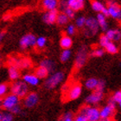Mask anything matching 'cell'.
<instances>
[{"mask_svg": "<svg viewBox=\"0 0 121 121\" xmlns=\"http://www.w3.org/2000/svg\"><path fill=\"white\" fill-rule=\"evenodd\" d=\"M65 79V73L62 71L52 72L50 75H48L45 80L44 86L48 90H53L56 88L60 83H62Z\"/></svg>", "mask_w": 121, "mask_h": 121, "instance_id": "6da1fadb", "label": "cell"}, {"mask_svg": "<svg viewBox=\"0 0 121 121\" xmlns=\"http://www.w3.org/2000/svg\"><path fill=\"white\" fill-rule=\"evenodd\" d=\"M10 93L17 95L20 99L24 98L29 93H30V86H28L24 81L19 79L17 81H14L10 87Z\"/></svg>", "mask_w": 121, "mask_h": 121, "instance_id": "7a4b0ae2", "label": "cell"}, {"mask_svg": "<svg viewBox=\"0 0 121 121\" xmlns=\"http://www.w3.org/2000/svg\"><path fill=\"white\" fill-rule=\"evenodd\" d=\"M80 114L83 115L87 121H99L100 119L99 116V109L94 106H83L80 111Z\"/></svg>", "mask_w": 121, "mask_h": 121, "instance_id": "3957f363", "label": "cell"}, {"mask_svg": "<svg viewBox=\"0 0 121 121\" xmlns=\"http://www.w3.org/2000/svg\"><path fill=\"white\" fill-rule=\"evenodd\" d=\"M87 57H88V49H87V47L85 45L81 46L75 56V60H74L75 68L80 69V68H82L85 65V63L86 62Z\"/></svg>", "mask_w": 121, "mask_h": 121, "instance_id": "277c9868", "label": "cell"}, {"mask_svg": "<svg viewBox=\"0 0 121 121\" xmlns=\"http://www.w3.org/2000/svg\"><path fill=\"white\" fill-rule=\"evenodd\" d=\"M116 104L114 103L111 98H109L108 103L106 106H103L101 109H99V116L100 119H111L114 115L115 110H116Z\"/></svg>", "mask_w": 121, "mask_h": 121, "instance_id": "5b68a950", "label": "cell"}, {"mask_svg": "<svg viewBox=\"0 0 121 121\" xmlns=\"http://www.w3.org/2000/svg\"><path fill=\"white\" fill-rule=\"evenodd\" d=\"M86 30L84 31V34L86 35H95L99 32V23L96 20L95 17H86V22H85V26Z\"/></svg>", "mask_w": 121, "mask_h": 121, "instance_id": "8992f818", "label": "cell"}, {"mask_svg": "<svg viewBox=\"0 0 121 121\" xmlns=\"http://www.w3.org/2000/svg\"><path fill=\"white\" fill-rule=\"evenodd\" d=\"M2 99H3L1 101V106L4 109L7 110V111H9L10 108H12L13 106H17V105H18V104L20 103V98L11 93L10 94L7 93Z\"/></svg>", "mask_w": 121, "mask_h": 121, "instance_id": "52a82bcc", "label": "cell"}, {"mask_svg": "<svg viewBox=\"0 0 121 121\" xmlns=\"http://www.w3.org/2000/svg\"><path fill=\"white\" fill-rule=\"evenodd\" d=\"M35 40H36V36L34 34L28 33L21 37L20 41H19V46L23 50L33 48L35 46Z\"/></svg>", "mask_w": 121, "mask_h": 121, "instance_id": "ba28073f", "label": "cell"}, {"mask_svg": "<svg viewBox=\"0 0 121 121\" xmlns=\"http://www.w3.org/2000/svg\"><path fill=\"white\" fill-rule=\"evenodd\" d=\"M104 99V92L99 90H93V92L87 95L85 99L86 103L89 106H96L99 103H100Z\"/></svg>", "mask_w": 121, "mask_h": 121, "instance_id": "9c48e42d", "label": "cell"}, {"mask_svg": "<svg viewBox=\"0 0 121 121\" xmlns=\"http://www.w3.org/2000/svg\"><path fill=\"white\" fill-rule=\"evenodd\" d=\"M106 8H107V11H108V17H111L113 19L120 20L121 9L119 4H117L115 1H110L108 2V6Z\"/></svg>", "mask_w": 121, "mask_h": 121, "instance_id": "30bf717a", "label": "cell"}, {"mask_svg": "<svg viewBox=\"0 0 121 121\" xmlns=\"http://www.w3.org/2000/svg\"><path fill=\"white\" fill-rule=\"evenodd\" d=\"M82 93V86L80 84H74L71 86L66 93V95L69 100H75L81 97Z\"/></svg>", "mask_w": 121, "mask_h": 121, "instance_id": "8fae6325", "label": "cell"}, {"mask_svg": "<svg viewBox=\"0 0 121 121\" xmlns=\"http://www.w3.org/2000/svg\"><path fill=\"white\" fill-rule=\"evenodd\" d=\"M39 102V95L36 93H29L24 97L23 100V106L26 108H33L35 107Z\"/></svg>", "mask_w": 121, "mask_h": 121, "instance_id": "7c38bea8", "label": "cell"}, {"mask_svg": "<svg viewBox=\"0 0 121 121\" xmlns=\"http://www.w3.org/2000/svg\"><path fill=\"white\" fill-rule=\"evenodd\" d=\"M57 14H58V10H47L43 15V17H42L43 23L48 24V25H52L54 23H56Z\"/></svg>", "mask_w": 121, "mask_h": 121, "instance_id": "4fadbf2b", "label": "cell"}, {"mask_svg": "<svg viewBox=\"0 0 121 121\" xmlns=\"http://www.w3.org/2000/svg\"><path fill=\"white\" fill-rule=\"evenodd\" d=\"M23 81H24L28 86H36L40 84L41 80L35 75V73H28L23 75Z\"/></svg>", "mask_w": 121, "mask_h": 121, "instance_id": "5bb4252c", "label": "cell"}, {"mask_svg": "<svg viewBox=\"0 0 121 121\" xmlns=\"http://www.w3.org/2000/svg\"><path fill=\"white\" fill-rule=\"evenodd\" d=\"M106 36L110 41L112 42H119L121 39V32L119 30L115 29H107L106 30Z\"/></svg>", "mask_w": 121, "mask_h": 121, "instance_id": "9a60e30c", "label": "cell"}, {"mask_svg": "<svg viewBox=\"0 0 121 121\" xmlns=\"http://www.w3.org/2000/svg\"><path fill=\"white\" fill-rule=\"evenodd\" d=\"M68 6L73 9L74 11L81 10L85 5V0H67Z\"/></svg>", "mask_w": 121, "mask_h": 121, "instance_id": "2e32d148", "label": "cell"}, {"mask_svg": "<svg viewBox=\"0 0 121 121\" xmlns=\"http://www.w3.org/2000/svg\"><path fill=\"white\" fill-rule=\"evenodd\" d=\"M8 75L10 81H17L20 78L21 73L19 71V68L15 65H10L8 68Z\"/></svg>", "mask_w": 121, "mask_h": 121, "instance_id": "e0dca14e", "label": "cell"}, {"mask_svg": "<svg viewBox=\"0 0 121 121\" xmlns=\"http://www.w3.org/2000/svg\"><path fill=\"white\" fill-rule=\"evenodd\" d=\"M95 18L99 23V29L101 30H103V31H106L108 29V23H107V19H106V16L102 14L101 12H99L97 14V17Z\"/></svg>", "mask_w": 121, "mask_h": 121, "instance_id": "ac0fdd59", "label": "cell"}, {"mask_svg": "<svg viewBox=\"0 0 121 121\" xmlns=\"http://www.w3.org/2000/svg\"><path fill=\"white\" fill-rule=\"evenodd\" d=\"M59 0H42V5L44 10H57Z\"/></svg>", "mask_w": 121, "mask_h": 121, "instance_id": "d6986e66", "label": "cell"}, {"mask_svg": "<svg viewBox=\"0 0 121 121\" xmlns=\"http://www.w3.org/2000/svg\"><path fill=\"white\" fill-rule=\"evenodd\" d=\"M60 46L62 49H67V48H71L73 46V39L71 36L68 35H64L61 36L60 40Z\"/></svg>", "mask_w": 121, "mask_h": 121, "instance_id": "ffe728a7", "label": "cell"}, {"mask_svg": "<svg viewBox=\"0 0 121 121\" xmlns=\"http://www.w3.org/2000/svg\"><path fill=\"white\" fill-rule=\"evenodd\" d=\"M40 66H43L46 69H48V71L49 73L54 72L55 69H56V63H55V61L53 60H51V59L46 58L42 60L40 62Z\"/></svg>", "mask_w": 121, "mask_h": 121, "instance_id": "44dd1931", "label": "cell"}, {"mask_svg": "<svg viewBox=\"0 0 121 121\" xmlns=\"http://www.w3.org/2000/svg\"><path fill=\"white\" fill-rule=\"evenodd\" d=\"M104 49H106L107 53L111 54V55H116L119 52V47L116 43L112 42V41H109L108 43L106 45V47L104 48Z\"/></svg>", "mask_w": 121, "mask_h": 121, "instance_id": "7402d4cb", "label": "cell"}, {"mask_svg": "<svg viewBox=\"0 0 121 121\" xmlns=\"http://www.w3.org/2000/svg\"><path fill=\"white\" fill-rule=\"evenodd\" d=\"M35 74L37 76L38 78L42 80V79H46L49 74V72L48 71V69H46L43 66H39L38 68H35Z\"/></svg>", "mask_w": 121, "mask_h": 121, "instance_id": "603a6c76", "label": "cell"}, {"mask_svg": "<svg viewBox=\"0 0 121 121\" xmlns=\"http://www.w3.org/2000/svg\"><path fill=\"white\" fill-rule=\"evenodd\" d=\"M12 65L17 66L18 68H30L31 67V61L29 59H22V60H15L14 64Z\"/></svg>", "mask_w": 121, "mask_h": 121, "instance_id": "cb8c5ba5", "label": "cell"}, {"mask_svg": "<svg viewBox=\"0 0 121 121\" xmlns=\"http://www.w3.org/2000/svg\"><path fill=\"white\" fill-rule=\"evenodd\" d=\"M69 20H70V19H69L63 12H60V13L58 12L57 17H56V23H57V24L60 26H64V25H67V24L69 23Z\"/></svg>", "mask_w": 121, "mask_h": 121, "instance_id": "d4e9b609", "label": "cell"}, {"mask_svg": "<svg viewBox=\"0 0 121 121\" xmlns=\"http://www.w3.org/2000/svg\"><path fill=\"white\" fill-rule=\"evenodd\" d=\"M91 7H92L93 11H95V12H97V13H99L103 10V9L106 7V6H105L103 3L100 2L99 0H92V1H91Z\"/></svg>", "mask_w": 121, "mask_h": 121, "instance_id": "484cf974", "label": "cell"}, {"mask_svg": "<svg viewBox=\"0 0 121 121\" xmlns=\"http://www.w3.org/2000/svg\"><path fill=\"white\" fill-rule=\"evenodd\" d=\"M98 81L99 80L97 78H94V77L89 78L85 81V86H86V89L93 91L96 88V86L98 85Z\"/></svg>", "mask_w": 121, "mask_h": 121, "instance_id": "4316f807", "label": "cell"}, {"mask_svg": "<svg viewBox=\"0 0 121 121\" xmlns=\"http://www.w3.org/2000/svg\"><path fill=\"white\" fill-rule=\"evenodd\" d=\"M71 56H72V51L70 50V48H67V49H63L60 53V60L61 62L65 63L68 62V60H70Z\"/></svg>", "mask_w": 121, "mask_h": 121, "instance_id": "83f0119b", "label": "cell"}, {"mask_svg": "<svg viewBox=\"0 0 121 121\" xmlns=\"http://www.w3.org/2000/svg\"><path fill=\"white\" fill-rule=\"evenodd\" d=\"M47 43H48V41H47V38L45 36H43V35H41V36H38L36 37V40H35V46L37 47L38 48H44L47 45Z\"/></svg>", "mask_w": 121, "mask_h": 121, "instance_id": "f1b7e54d", "label": "cell"}, {"mask_svg": "<svg viewBox=\"0 0 121 121\" xmlns=\"http://www.w3.org/2000/svg\"><path fill=\"white\" fill-rule=\"evenodd\" d=\"M114 103L116 104V106H119L120 107L121 106V91L117 90L116 92H114L112 96L111 97Z\"/></svg>", "mask_w": 121, "mask_h": 121, "instance_id": "f546056e", "label": "cell"}, {"mask_svg": "<svg viewBox=\"0 0 121 121\" xmlns=\"http://www.w3.org/2000/svg\"><path fill=\"white\" fill-rule=\"evenodd\" d=\"M65 30H66V34H67V35H69V36H72V35L76 34L77 28H76V26L74 25L73 23H68Z\"/></svg>", "mask_w": 121, "mask_h": 121, "instance_id": "4dcf8cb0", "label": "cell"}, {"mask_svg": "<svg viewBox=\"0 0 121 121\" xmlns=\"http://www.w3.org/2000/svg\"><path fill=\"white\" fill-rule=\"evenodd\" d=\"M85 22H86V17H84V16H79L78 17L75 18V23H74V25L76 26V28L82 29L85 26Z\"/></svg>", "mask_w": 121, "mask_h": 121, "instance_id": "1f68e13d", "label": "cell"}, {"mask_svg": "<svg viewBox=\"0 0 121 121\" xmlns=\"http://www.w3.org/2000/svg\"><path fill=\"white\" fill-rule=\"evenodd\" d=\"M105 55V49L103 48H96L91 52V56L93 57H102Z\"/></svg>", "mask_w": 121, "mask_h": 121, "instance_id": "d6a6232c", "label": "cell"}, {"mask_svg": "<svg viewBox=\"0 0 121 121\" xmlns=\"http://www.w3.org/2000/svg\"><path fill=\"white\" fill-rule=\"evenodd\" d=\"M14 120V115L10 112L6 111L2 112L1 121H13Z\"/></svg>", "mask_w": 121, "mask_h": 121, "instance_id": "836d02e7", "label": "cell"}, {"mask_svg": "<svg viewBox=\"0 0 121 121\" xmlns=\"http://www.w3.org/2000/svg\"><path fill=\"white\" fill-rule=\"evenodd\" d=\"M9 86H8V84L6 83H1L0 84V99L4 98L6 94L8 93L9 92Z\"/></svg>", "mask_w": 121, "mask_h": 121, "instance_id": "e575fe53", "label": "cell"}, {"mask_svg": "<svg viewBox=\"0 0 121 121\" xmlns=\"http://www.w3.org/2000/svg\"><path fill=\"white\" fill-rule=\"evenodd\" d=\"M62 12L64 13L69 19H73V18H74V17H75V11H74L73 9H71L70 7H68V6L62 10Z\"/></svg>", "mask_w": 121, "mask_h": 121, "instance_id": "d590c367", "label": "cell"}, {"mask_svg": "<svg viewBox=\"0 0 121 121\" xmlns=\"http://www.w3.org/2000/svg\"><path fill=\"white\" fill-rule=\"evenodd\" d=\"M9 112H10L13 115H19V114H21V112H22V107H21L20 105L18 104L17 106H13L12 108H10V110H9Z\"/></svg>", "mask_w": 121, "mask_h": 121, "instance_id": "8d00e7d4", "label": "cell"}, {"mask_svg": "<svg viewBox=\"0 0 121 121\" xmlns=\"http://www.w3.org/2000/svg\"><path fill=\"white\" fill-rule=\"evenodd\" d=\"M109 39L106 36V35H100V37H99V46H100L101 48H105L106 45L109 42Z\"/></svg>", "mask_w": 121, "mask_h": 121, "instance_id": "74e56055", "label": "cell"}, {"mask_svg": "<svg viewBox=\"0 0 121 121\" xmlns=\"http://www.w3.org/2000/svg\"><path fill=\"white\" fill-rule=\"evenodd\" d=\"M61 121H73V113L71 112H67L63 114L61 119Z\"/></svg>", "mask_w": 121, "mask_h": 121, "instance_id": "f35d334b", "label": "cell"}, {"mask_svg": "<svg viewBox=\"0 0 121 121\" xmlns=\"http://www.w3.org/2000/svg\"><path fill=\"white\" fill-rule=\"evenodd\" d=\"M105 88H106V81L100 79V80H99L98 81V85L96 86V90H99V91H102L104 92L105 91Z\"/></svg>", "mask_w": 121, "mask_h": 121, "instance_id": "ab89813d", "label": "cell"}, {"mask_svg": "<svg viewBox=\"0 0 121 121\" xmlns=\"http://www.w3.org/2000/svg\"><path fill=\"white\" fill-rule=\"evenodd\" d=\"M68 7V4H67V0H60L58 2V8L63 10L65 8Z\"/></svg>", "mask_w": 121, "mask_h": 121, "instance_id": "60d3db41", "label": "cell"}, {"mask_svg": "<svg viewBox=\"0 0 121 121\" xmlns=\"http://www.w3.org/2000/svg\"><path fill=\"white\" fill-rule=\"evenodd\" d=\"M73 121H87L86 119L83 115H81V114H79L77 116L75 117V119H73Z\"/></svg>", "mask_w": 121, "mask_h": 121, "instance_id": "b9f144b4", "label": "cell"}, {"mask_svg": "<svg viewBox=\"0 0 121 121\" xmlns=\"http://www.w3.org/2000/svg\"><path fill=\"white\" fill-rule=\"evenodd\" d=\"M5 35V32L4 31H2V32H0V45H1V43H2L3 39Z\"/></svg>", "mask_w": 121, "mask_h": 121, "instance_id": "7bdbcfd3", "label": "cell"}, {"mask_svg": "<svg viewBox=\"0 0 121 121\" xmlns=\"http://www.w3.org/2000/svg\"><path fill=\"white\" fill-rule=\"evenodd\" d=\"M101 13H102V14H104V15H105L106 17H108V11H107V8H106V7L104 8L103 10L101 11Z\"/></svg>", "mask_w": 121, "mask_h": 121, "instance_id": "ee69618b", "label": "cell"}, {"mask_svg": "<svg viewBox=\"0 0 121 121\" xmlns=\"http://www.w3.org/2000/svg\"><path fill=\"white\" fill-rule=\"evenodd\" d=\"M1 117H2V112H0V121H1Z\"/></svg>", "mask_w": 121, "mask_h": 121, "instance_id": "f6af8a7d", "label": "cell"}, {"mask_svg": "<svg viewBox=\"0 0 121 121\" xmlns=\"http://www.w3.org/2000/svg\"><path fill=\"white\" fill-rule=\"evenodd\" d=\"M1 59H2V57H1V54H0V62H1Z\"/></svg>", "mask_w": 121, "mask_h": 121, "instance_id": "bcb514c9", "label": "cell"}, {"mask_svg": "<svg viewBox=\"0 0 121 121\" xmlns=\"http://www.w3.org/2000/svg\"><path fill=\"white\" fill-rule=\"evenodd\" d=\"M0 106H1V102H0Z\"/></svg>", "mask_w": 121, "mask_h": 121, "instance_id": "7dc6e473", "label": "cell"}, {"mask_svg": "<svg viewBox=\"0 0 121 121\" xmlns=\"http://www.w3.org/2000/svg\"><path fill=\"white\" fill-rule=\"evenodd\" d=\"M99 121H101V120H100V119H99Z\"/></svg>", "mask_w": 121, "mask_h": 121, "instance_id": "c3c4849f", "label": "cell"}]
</instances>
